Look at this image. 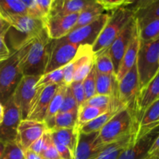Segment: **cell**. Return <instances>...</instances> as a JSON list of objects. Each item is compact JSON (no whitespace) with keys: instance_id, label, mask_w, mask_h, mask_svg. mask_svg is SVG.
<instances>
[{"instance_id":"6da1fadb","label":"cell","mask_w":159,"mask_h":159,"mask_svg":"<svg viewBox=\"0 0 159 159\" xmlns=\"http://www.w3.org/2000/svg\"><path fill=\"white\" fill-rule=\"evenodd\" d=\"M51 39L46 27L37 37L20 48V68L23 76H41L49 58Z\"/></svg>"},{"instance_id":"7a4b0ae2","label":"cell","mask_w":159,"mask_h":159,"mask_svg":"<svg viewBox=\"0 0 159 159\" xmlns=\"http://www.w3.org/2000/svg\"><path fill=\"white\" fill-rule=\"evenodd\" d=\"M6 21L10 26L6 37H9L13 52L37 37L45 28L43 20L33 18L28 15L11 16L6 19Z\"/></svg>"},{"instance_id":"3957f363","label":"cell","mask_w":159,"mask_h":159,"mask_svg":"<svg viewBox=\"0 0 159 159\" xmlns=\"http://www.w3.org/2000/svg\"><path fill=\"white\" fill-rule=\"evenodd\" d=\"M137 132L138 127L132 111L129 108H124L101 129L96 141L99 145L105 146Z\"/></svg>"},{"instance_id":"277c9868","label":"cell","mask_w":159,"mask_h":159,"mask_svg":"<svg viewBox=\"0 0 159 159\" xmlns=\"http://www.w3.org/2000/svg\"><path fill=\"white\" fill-rule=\"evenodd\" d=\"M134 19V12L130 6L120 8L110 13L107 24L92 47L93 54L110 48L113 40Z\"/></svg>"},{"instance_id":"5b68a950","label":"cell","mask_w":159,"mask_h":159,"mask_svg":"<svg viewBox=\"0 0 159 159\" xmlns=\"http://www.w3.org/2000/svg\"><path fill=\"white\" fill-rule=\"evenodd\" d=\"M136 65L141 90L159 71V37L148 42L140 41Z\"/></svg>"},{"instance_id":"8992f818","label":"cell","mask_w":159,"mask_h":159,"mask_svg":"<svg viewBox=\"0 0 159 159\" xmlns=\"http://www.w3.org/2000/svg\"><path fill=\"white\" fill-rule=\"evenodd\" d=\"M20 51L12 52V55L3 61L0 66V102L4 105L12 95L16 87L22 79L20 68Z\"/></svg>"},{"instance_id":"52a82bcc","label":"cell","mask_w":159,"mask_h":159,"mask_svg":"<svg viewBox=\"0 0 159 159\" xmlns=\"http://www.w3.org/2000/svg\"><path fill=\"white\" fill-rule=\"evenodd\" d=\"M79 47L80 45L69 43L63 39L51 40L49 58L44 74L66 66L75 57Z\"/></svg>"},{"instance_id":"ba28073f","label":"cell","mask_w":159,"mask_h":159,"mask_svg":"<svg viewBox=\"0 0 159 159\" xmlns=\"http://www.w3.org/2000/svg\"><path fill=\"white\" fill-rule=\"evenodd\" d=\"M110 16V14L104 12L90 23L71 31L61 39L75 44L93 47L107 24Z\"/></svg>"},{"instance_id":"9c48e42d","label":"cell","mask_w":159,"mask_h":159,"mask_svg":"<svg viewBox=\"0 0 159 159\" xmlns=\"http://www.w3.org/2000/svg\"><path fill=\"white\" fill-rule=\"evenodd\" d=\"M4 116L0 125V142L6 144L16 141L17 130L22 120L20 110L12 99V96L4 103Z\"/></svg>"},{"instance_id":"30bf717a","label":"cell","mask_w":159,"mask_h":159,"mask_svg":"<svg viewBox=\"0 0 159 159\" xmlns=\"http://www.w3.org/2000/svg\"><path fill=\"white\" fill-rule=\"evenodd\" d=\"M41 76H23L12 95V99L20 110L22 120L26 119L30 107L36 94L35 85Z\"/></svg>"},{"instance_id":"8fae6325","label":"cell","mask_w":159,"mask_h":159,"mask_svg":"<svg viewBox=\"0 0 159 159\" xmlns=\"http://www.w3.org/2000/svg\"><path fill=\"white\" fill-rule=\"evenodd\" d=\"M139 92V77L137 65L135 64L122 79L118 82V99L120 102L132 111Z\"/></svg>"},{"instance_id":"7c38bea8","label":"cell","mask_w":159,"mask_h":159,"mask_svg":"<svg viewBox=\"0 0 159 159\" xmlns=\"http://www.w3.org/2000/svg\"><path fill=\"white\" fill-rule=\"evenodd\" d=\"M158 99H159V71L153 79L140 90L135 100L132 113L138 129L140 120L145 110Z\"/></svg>"},{"instance_id":"4fadbf2b","label":"cell","mask_w":159,"mask_h":159,"mask_svg":"<svg viewBox=\"0 0 159 159\" xmlns=\"http://www.w3.org/2000/svg\"><path fill=\"white\" fill-rule=\"evenodd\" d=\"M48 130V128L44 122L27 119L22 120L17 130L16 143L23 152H25Z\"/></svg>"},{"instance_id":"5bb4252c","label":"cell","mask_w":159,"mask_h":159,"mask_svg":"<svg viewBox=\"0 0 159 159\" xmlns=\"http://www.w3.org/2000/svg\"><path fill=\"white\" fill-rule=\"evenodd\" d=\"M59 85H52L44 88L36 89V94L31 102L26 119L43 122L50 102Z\"/></svg>"},{"instance_id":"9a60e30c","label":"cell","mask_w":159,"mask_h":159,"mask_svg":"<svg viewBox=\"0 0 159 159\" xmlns=\"http://www.w3.org/2000/svg\"><path fill=\"white\" fill-rule=\"evenodd\" d=\"M137 30H138V27H137L136 22L134 18L123 30L119 36L113 40L110 48H108L112 61H113L115 75H116L119 70L121 61Z\"/></svg>"},{"instance_id":"2e32d148","label":"cell","mask_w":159,"mask_h":159,"mask_svg":"<svg viewBox=\"0 0 159 159\" xmlns=\"http://www.w3.org/2000/svg\"><path fill=\"white\" fill-rule=\"evenodd\" d=\"M159 135V125L138 138L134 144L124 149L117 159H147L148 153Z\"/></svg>"},{"instance_id":"e0dca14e","label":"cell","mask_w":159,"mask_h":159,"mask_svg":"<svg viewBox=\"0 0 159 159\" xmlns=\"http://www.w3.org/2000/svg\"><path fill=\"white\" fill-rule=\"evenodd\" d=\"M138 30L142 29L148 23L159 19V0L134 1L130 6Z\"/></svg>"},{"instance_id":"ac0fdd59","label":"cell","mask_w":159,"mask_h":159,"mask_svg":"<svg viewBox=\"0 0 159 159\" xmlns=\"http://www.w3.org/2000/svg\"><path fill=\"white\" fill-rule=\"evenodd\" d=\"M79 13L48 18L45 21L48 34L51 40H59L68 35L76 24Z\"/></svg>"},{"instance_id":"d6986e66","label":"cell","mask_w":159,"mask_h":159,"mask_svg":"<svg viewBox=\"0 0 159 159\" xmlns=\"http://www.w3.org/2000/svg\"><path fill=\"white\" fill-rule=\"evenodd\" d=\"M99 132L89 134H79L77 146L75 152V159H96L105 146L98 144Z\"/></svg>"},{"instance_id":"ffe728a7","label":"cell","mask_w":159,"mask_h":159,"mask_svg":"<svg viewBox=\"0 0 159 159\" xmlns=\"http://www.w3.org/2000/svg\"><path fill=\"white\" fill-rule=\"evenodd\" d=\"M94 0H53L48 18L80 13Z\"/></svg>"},{"instance_id":"44dd1931","label":"cell","mask_w":159,"mask_h":159,"mask_svg":"<svg viewBox=\"0 0 159 159\" xmlns=\"http://www.w3.org/2000/svg\"><path fill=\"white\" fill-rule=\"evenodd\" d=\"M94 57L92 47L87 45H80L79 51L71 62L64 67V84L70 85L73 82V78L75 71L79 67L89 59Z\"/></svg>"},{"instance_id":"7402d4cb","label":"cell","mask_w":159,"mask_h":159,"mask_svg":"<svg viewBox=\"0 0 159 159\" xmlns=\"http://www.w3.org/2000/svg\"><path fill=\"white\" fill-rule=\"evenodd\" d=\"M140 48V39L138 37V30L135 33L133 39L129 45L128 48L124 54V57L120 65L119 70L116 75L117 81H120L122 78L131 69L134 65L136 64L138 58V51Z\"/></svg>"},{"instance_id":"603a6c76","label":"cell","mask_w":159,"mask_h":159,"mask_svg":"<svg viewBox=\"0 0 159 159\" xmlns=\"http://www.w3.org/2000/svg\"><path fill=\"white\" fill-rule=\"evenodd\" d=\"M96 92L97 95L118 99V81L116 75L101 74L96 71Z\"/></svg>"},{"instance_id":"cb8c5ba5","label":"cell","mask_w":159,"mask_h":159,"mask_svg":"<svg viewBox=\"0 0 159 159\" xmlns=\"http://www.w3.org/2000/svg\"><path fill=\"white\" fill-rule=\"evenodd\" d=\"M137 133H133L121 140L107 144L96 159H117L120 154L136 141Z\"/></svg>"},{"instance_id":"d4e9b609","label":"cell","mask_w":159,"mask_h":159,"mask_svg":"<svg viewBox=\"0 0 159 159\" xmlns=\"http://www.w3.org/2000/svg\"><path fill=\"white\" fill-rule=\"evenodd\" d=\"M50 131H51V137L59 143L68 148L75 158V152L76 146H77L79 129H58V130H53Z\"/></svg>"},{"instance_id":"484cf974","label":"cell","mask_w":159,"mask_h":159,"mask_svg":"<svg viewBox=\"0 0 159 159\" xmlns=\"http://www.w3.org/2000/svg\"><path fill=\"white\" fill-rule=\"evenodd\" d=\"M67 86L68 85H66L65 84H61L58 86V88H57V90L56 91L54 97L52 98L51 102H50L48 111H47L46 113V116H45L44 120H43V122L45 123V124L48 127V130L51 127L54 117L60 111L62 102H63L64 96H65Z\"/></svg>"},{"instance_id":"4316f807","label":"cell","mask_w":159,"mask_h":159,"mask_svg":"<svg viewBox=\"0 0 159 159\" xmlns=\"http://www.w3.org/2000/svg\"><path fill=\"white\" fill-rule=\"evenodd\" d=\"M121 110L122 109L110 108L105 113L100 115L99 116L96 117V119L89 121L87 124H84L82 127L79 128V132L83 134L99 132L101 129L107 124V123Z\"/></svg>"},{"instance_id":"83f0119b","label":"cell","mask_w":159,"mask_h":159,"mask_svg":"<svg viewBox=\"0 0 159 159\" xmlns=\"http://www.w3.org/2000/svg\"><path fill=\"white\" fill-rule=\"evenodd\" d=\"M0 15L5 20L15 16L27 15L23 0H0Z\"/></svg>"},{"instance_id":"f1b7e54d","label":"cell","mask_w":159,"mask_h":159,"mask_svg":"<svg viewBox=\"0 0 159 159\" xmlns=\"http://www.w3.org/2000/svg\"><path fill=\"white\" fill-rule=\"evenodd\" d=\"M69 128L79 129L78 127V110L66 113H57L54 117L49 130Z\"/></svg>"},{"instance_id":"f546056e","label":"cell","mask_w":159,"mask_h":159,"mask_svg":"<svg viewBox=\"0 0 159 159\" xmlns=\"http://www.w3.org/2000/svg\"><path fill=\"white\" fill-rule=\"evenodd\" d=\"M104 12L105 11L102 9V6L99 4H98L96 0H94L91 4L86 6L79 13V18H78L75 26L74 29L72 30L78 29V28L81 27V26H83L89 24L91 22H93V20L97 19L99 16L104 13Z\"/></svg>"},{"instance_id":"4dcf8cb0","label":"cell","mask_w":159,"mask_h":159,"mask_svg":"<svg viewBox=\"0 0 159 159\" xmlns=\"http://www.w3.org/2000/svg\"><path fill=\"white\" fill-rule=\"evenodd\" d=\"M94 55L95 66L97 72L106 75H115L114 67L109 48L94 54Z\"/></svg>"},{"instance_id":"1f68e13d","label":"cell","mask_w":159,"mask_h":159,"mask_svg":"<svg viewBox=\"0 0 159 159\" xmlns=\"http://www.w3.org/2000/svg\"><path fill=\"white\" fill-rule=\"evenodd\" d=\"M107 110L108 109L97 108L86 105L82 106L78 109V127L80 128L84 124L105 113Z\"/></svg>"},{"instance_id":"d6a6232c","label":"cell","mask_w":159,"mask_h":159,"mask_svg":"<svg viewBox=\"0 0 159 159\" xmlns=\"http://www.w3.org/2000/svg\"><path fill=\"white\" fill-rule=\"evenodd\" d=\"M64 83V68H59L51 72L43 74L36 84L35 88H44L48 85H61Z\"/></svg>"},{"instance_id":"836d02e7","label":"cell","mask_w":159,"mask_h":159,"mask_svg":"<svg viewBox=\"0 0 159 159\" xmlns=\"http://www.w3.org/2000/svg\"><path fill=\"white\" fill-rule=\"evenodd\" d=\"M138 37L141 42H148L159 37V19L148 23L138 30Z\"/></svg>"},{"instance_id":"e575fe53","label":"cell","mask_w":159,"mask_h":159,"mask_svg":"<svg viewBox=\"0 0 159 159\" xmlns=\"http://www.w3.org/2000/svg\"><path fill=\"white\" fill-rule=\"evenodd\" d=\"M98 4L102 6L104 11L110 14L120 8L130 6L134 1V0H96Z\"/></svg>"},{"instance_id":"d590c367","label":"cell","mask_w":159,"mask_h":159,"mask_svg":"<svg viewBox=\"0 0 159 159\" xmlns=\"http://www.w3.org/2000/svg\"><path fill=\"white\" fill-rule=\"evenodd\" d=\"M96 66H95V61H94V65H93L91 71H90V72L89 73L87 77L85 78V79H84L83 82H82L86 100L87 99H90L91 97H93V96H94L95 95H96Z\"/></svg>"},{"instance_id":"8d00e7d4","label":"cell","mask_w":159,"mask_h":159,"mask_svg":"<svg viewBox=\"0 0 159 159\" xmlns=\"http://www.w3.org/2000/svg\"><path fill=\"white\" fill-rule=\"evenodd\" d=\"M75 110H78L77 102H76L75 98L73 95L71 87H70V85H68L65 96H64L63 102H62L61 107L59 112L66 113V112L75 111Z\"/></svg>"},{"instance_id":"74e56055","label":"cell","mask_w":159,"mask_h":159,"mask_svg":"<svg viewBox=\"0 0 159 159\" xmlns=\"http://www.w3.org/2000/svg\"><path fill=\"white\" fill-rule=\"evenodd\" d=\"M0 159H25L24 152L16 142L6 144L4 152Z\"/></svg>"},{"instance_id":"f35d334b","label":"cell","mask_w":159,"mask_h":159,"mask_svg":"<svg viewBox=\"0 0 159 159\" xmlns=\"http://www.w3.org/2000/svg\"><path fill=\"white\" fill-rule=\"evenodd\" d=\"M95 61V55L92 58L89 59L86 61L84 62L79 68V69L75 71L73 78V82H83L84 79L87 77L89 73L91 71Z\"/></svg>"},{"instance_id":"ab89813d","label":"cell","mask_w":159,"mask_h":159,"mask_svg":"<svg viewBox=\"0 0 159 159\" xmlns=\"http://www.w3.org/2000/svg\"><path fill=\"white\" fill-rule=\"evenodd\" d=\"M71 89L72 91L75 100L77 102L78 109L85 104L86 99H85V91L83 88V83L82 82H73L70 85Z\"/></svg>"},{"instance_id":"60d3db41","label":"cell","mask_w":159,"mask_h":159,"mask_svg":"<svg viewBox=\"0 0 159 159\" xmlns=\"http://www.w3.org/2000/svg\"><path fill=\"white\" fill-rule=\"evenodd\" d=\"M51 134L50 130H48V131L45 132L43 134V136L40 137L37 141H36L30 147V150L33 151V152H36V153L40 154L43 152V151L46 148L48 144L51 142Z\"/></svg>"},{"instance_id":"b9f144b4","label":"cell","mask_w":159,"mask_h":159,"mask_svg":"<svg viewBox=\"0 0 159 159\" xmlns=\"http://www.w3.org/2000/svg\"><path fill=\"white\" fill-rule=\"evenodd\" d=\"M6 34L7 33H0V63L7 60L12 54L6 44Z\"/></svg>"},{"instance_id":"7bdbcfd3","label":"cell","mask_w":159,"mask_h":159,"mask_svg":"<svg viewBox=\"0 0 159 159\" xmlns=\"http://www.w3.org/2000/svg\"><path fill=\"white\" fill-rule=\"evenodd\" d=\"M40 155L43 159H61L53 144L52 138H51V142L48 144L46 148L43 151V152Z\"/></svg>"},{"instance_id":"ee69618b","label":"cell","mask_w":159,"mask_h":159,"mask_svg":"<svg viewBox=\"0 0 159 159\" xmlns=\"http://www.w3.org/2000/svg\"><path fill=\"white\" fill-rule=\"evenodd\" d=\"M51 132V131H50ZM52 138V137H51ZM52 141L53 144H54V147H55L56 150H57V153L60 155L61 158V159H75L74 156L71 154V152H70L69 149L67 147H65V145L61 144V143H59L58 141H57L56 140H54L52 138Z\"/></svg>"},{"instance_id":"f6af8a7d","label":"cell","mask_w":159,"mask_h":159,"mask_svg":"<svg viewBox=\"0 0 159 159\" xmlns=\"http://www.w3.org/2000/svg\"><path fill=\"white\" fill-rule=\"evenodd\" d=\"M36 2H37V4L38 6L40 12L42 13L45 21H46L48 16H49L50 12H51L53 0H36Z\"/></svg>"},{"instance_id":"bcb514c9","label":"cell","mask_w":159,"mask_h":159,"mask_svg":"<svg viewBox=\"0 0 159 159\" xmlns=\"http://www.w3.org/2000/svg\"><path fill=\"white\" fill-rule=\"evenodd\" d=\"M149 158L159 159V135L155 139L148 153Z\"/></svg>"},{"instance_id":"7dc6e473","label":"cell","mask_w":159,"mask_h":159,"mask_svg":"<svg viewBox=\"0 0 159 159\" xmlns=\"http://www.w3.org/2000/svg\"><path fill=\"white\" fill-rule=\"evenodd\" d=\"M24 156L25 159H43L39 154L36 153V152H33V151L30 150V149L25 151Z\"/></svg>"},{"instance_id":"c3c4849f","label":"cell","mask_w":159,"mask_h":159,"mask_svg":"<svg viewBox=\"0 0 159 159\" xmlns=\"http://www.w3.org/2000/svg\"><path fill=\"white\" fill-rule=\"evenodd\" d=\"M9 24L0 15V33H7L9 29Z\"/></svg>"},{"instance_id":"681fc988","label":"cell","mask_w":159,"mask_h":159,"mask_svg":"<svg viewBox=\"0 0 159 159\" xmlns=\"http://www.w3.org/2000/svg\"><path fill=\"white\" fill-rule=\"evenodd\" d=\"M3 116H4V106L0 102V125L2 122Z\"/></svg>"},{"instance_id":"f907efd6","label":"cell","mask_w":159,"mask_h":159,"mask_svg":"<svg viewBox=\"0 0 159 159\" xmlns=\"http://www.w3.org/2000/svg\"><path fill=\"white\" fill-rule=\"evenodd\" d=\"M5 147H6V144H3V143H2V142H0V158H1L3 152H4Z\"/></svg>"},{"instance_id":"816d5d0a","label":"cell","mask_w":159,"mask_h":159,"mask_svg":"<svg viewBox=\"0 0 159 159\" xmlns=\"http://www.w3.org/2000/svg\"><path fill=\"white\" fill-rule=\"evenodd\" d=\"M147 159H155V158H149V157H148V158Z\"/></svg>"},{"instance_id":"f5cc1de1","label":"cell","mask_w":159,"mask_h":159,"mask_svg":"<svg viewBox=\"0 0 159 159\" xmlns=\"http://www.w3.org/2000/svg\"><path fill=\"white\" fill-rule=\"evenodd\" d=\"M2 63H0V66H1V64H2Z\"/></svg>"}]
</instances>
